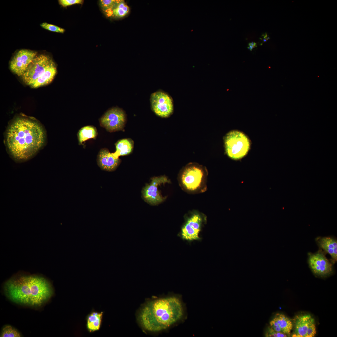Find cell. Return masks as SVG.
I'll return each instance as SVG.
<instances>
[{
    "label": "cell",
    "mask_w": 337,
    "mask_h": 337,
    "mask_svg": "<svg viewBox=\"0 0 337 337\" xmlns=\"http://www.w3.org/2000/svg\"><path fill=\"white\" fill-rule=\"evenodd\" d=\"M46 133L38 122L18 117L9 125L6 142L9 153L16 161H26L33 157L43 146Z\"/></svg>",
    "instance_id": "6da1fadb"
},
{
    "label": "cell",
    "mask_w": 337,
    "mask_h": 337,
    "mask_svg": "<svg viewBox=\"0 0 337 337\" xmlns=\"http://www.w3.org/2000/svg\"><path fill=\"white\" fill-rule=\"evenodd\" d=\"M3 290L12 302L32 307L47 302L54 293L50 282L44 277L34 275H18L7 281Z\"/></svg>",
    "instance_id": "7a4b0ae2"
},
{
    "label": "cell",
    "mask_w": 337,
    "mask_h": 337,
    "mask_svg": "<svg viewBox=\"0 0 337 337\" xmlns=\"http://www.w3.org/2000/svg\"><path fill=\"white\" fill-rule=\"evenodd\" d=\"M182 305L179 299L170 296L152 300L140 311L138 320L142 327L152 332L165 329L182 317Z\"/></svg>",
    "instance_id": "3957f363"
},
{
    "label": "cell",
    "mask_w": 337,
    "mask_h": 337,
    "mask_svg": "<svg viewBox=\"0 0 337 337\" xmlns=\"http://www.w3.org/2000/svg\"><path fill=\"white\" fill-rule=\"evenodd\" d=\"M56 72V66L52 59L42 54L34 58L21 77L26 85L35 88L50 83Z\"/></svg>",
    "instance_id": "277c9868"
},
{
    "label": "cell",
    "mask_w": 337,
    "mask_h": 337,
    "mask_svg": "<svg viewBox=\"0 0 337 337\" xmlns=\"http://www.w3.org/2000/svg\"><path fill=\"white\" fill-rule=\"evenodd\" d=\"M207 171L195 163H189L180 173L179 180L182 187L188 192H202L206 190Z\"/></svg>",
    "instance_id": "5b68a950"
},
{
    "label": "cell",
    "mask_w": 337,
    "mask_h": 337,
    "mask_svg": "<svg viewBox=\"0 0 337 337\" xmlns=\"http://www.w3.org/2000/svg\"><path fill=\"white\" fill-rule=\"evenodd\" d=\"M184 219L178 236L183 240L188 242L201 240L199 234L207 222L205 215L194 211L185 215Z\"/></svg>",
    "instance_id": "8992f818"
},
{
    "label": "cell",
    "mask_w": 337,
    "mask_h": 337,
    "mask_svg": "<svg viewBox=\"0 0 337 337\" xmlns=\"http://www.w3.org/2000/svg\"><path fill=\"white\" fill-rule=\"evenodd\" d=\"M226 153L228 156L234 160L241 159L247 153L250 148V142L243 133L238 130L228 133L224 138Z\"/></svg>",
    "instance_id": "52a82bcc"
},
{
    "label": "cell",
    "mask_w": 337,
    "mask_h": 337,
    "mask_svg": "<svg viewBox=\"0 0 337 337\" xmlns=\"http://www.w3.org/2000/svg\"><path fill=\"white\" fill-rule=\"evenodd\" d=\"M150 102L153 110L159 116L168 117L173 112L172 99L164 92L159 91L152 93L150 96Z\"/></svg>",
    "instance_id": "ba28073f"
},
{
    "label": "cell",
    "mask_w": 337,
    "mask_h": 337,
    "mask_svg": "<svg viewBox=\"0 0 337 337\" xmlns=\"http://www.w3.org/2000/svg\"><path fill=\"white\" fill-rule=\"evenodd\" d=\"M100 122L101 126L109 132L120 130L123 129L125 123V114L121 109L113 108L104 114Z\"/></svg>",
    "instance_id": "9c48e42d"
},
{
    "label": "cell",
    "mask_w": 337,
    "mask_h": 337,
    "mask_svg": "<svg viewBox=\"0 0 337 337\" xmlns=\"http://www.w3.org/2000/svg\"><path fill=\"white\" fill-rule=\"evenodd\" d=\"M293 337H313L316 334L315 320L309 314L300 315L294 320Z\"/></svg>",
    "instance_id": "30bf717a"
},
{
    "label": "cell",
    "mask_w": 337,
    "mask_h": 337,
    "mask_svg": "<svg viewBox=\"0 0 337 337\" xmlns=\"http://www.w3.org/2000/svg\"><path fill=\"white\" fill-rule=\"evenodd\" d=\"M308 261L311 270L316 275L325 276L332 272V263L321 249L315 253H309Z\"/></svg>",
    "instance_id": "8fae6325"
},
{
    "label": "cell",
    "mask_w": 337,
    "mask_h": 337,
    "mask_svg": "<svg viewBox=\"0 0 337 337\" xmlns=\"http://www.w3.org/2000/svg\"><path fill=\"white\" fill-rule=\"evenodd\" d=\"M37 52L27 49H22L14 55L10 64L11 71L18 76H22L34 58Z\"/></svg>",
    "instance_id": "7c38bea8"
},
{
    "label": "cell",
    "mask_w": 337,
    "mask_h": 337,
    "mask_svg": "<svg viewBox=\"0 0 337 337\" xmlns=\"http://www.w3.org/2000/svg\"><path fill=\"white\" fill-rule=\"evenodd\" d=\"M169 179L165 176L153 178L149 184L143 189L142 193L145 200L152 205H157L163 202L165 199L159 190V187L162 184L169 183Z\"/></svg>",
    "instance_id": "4fadbf2b"
},
{
    "label": "cell",
    "mask_w": 337,
    "mask_h": 337,
    "mask_svg": "<svg viewBox=\"0 0 337 337\" xmlns=\"http://www.w3.org/2000/svg\"><path fill=\"white\" fill-rule=\"evenodd\" d=\"M97 164L99 167L104 170L112 171L115 170L119 166L120 160L106 149H101L97 157Z\"/></svg>",
    "instance_id": "5bb4252c"
},
{
    "label": "cell",
    "mask_w": 337,
    "mask_h": 337,
    "mask_svg": "<svg viewBox=\"0 0 337 337\" xmlns=\"http://www.w3.org/2000/svg\"><path fill=\"white\" fill-rule=\"evenodd\" d=\"M270 327L274 330L290 335L293 328V323L285 315L280 313L276 314L270 323Z\"/></svg>",
    "instance_id": "9a60e30c"
},
{
    "label": "cell",
    "mask_w": 337,
    "mask_h": 337,
    "mask_svg": "<svg viewBox=\"0 0 337 337\" xmlns=\"http://www.w3.org/2000/svg\"><path fill=\"white\" fill-rule=\"evenodd\" d=\"M316 241L321 249H322L331 256L332 263L337 261V241L331 237H319Z\"/></svg>",
    "instance_id": "2e32d148"
},
{
    "label": "cell",
    "mask_w": 337,
    "mask_h": 337,
    "mask_svg": "<svg viewBox=\"0 0 337 337\" xmlns=\"http://www.w3.org/2000/svg\"><path fill=\"white\" fill-rule=\"evenodd\" d=\"M103 312L93 311L86 316V327L90 333L98 331L101 325Z\"/></svg>",
    "instance_id": "e0dca14e"
},
{
    "label": "cell",
    "mask_w": 337,
    "mask_h": 337,
    "mask_svg": "<svg viewBox=\"0 0 337 337\" xmlns=\"http://www.w3.org/2000/svg\"><path fill=\"white\" fill-rule=\"evenodd\" d=\"M129 7L124 1L119 0L111 8L104 12L108 17L120 18L126 16L129 13Z\"/></svg>",
    "instance_id": "ac0fdd59"
},
{
    "label": "cell",
    "mask_w": 337,
    "mask_h": 337,
    "mask_svg": "<svg viewBox=\"0 0 337 337\" xmlns=\"http://www.w3.org/2000/svg\"><path fill=\"white\" fill-rule=\"evenodd\" d=\"M133 141L129 139H123L118 141L115 144L116 151L112 153L116 157L128 155L132 151L133 148Z\"/></svg>",
    "instance_id": "d6986e66"
},
{
    "label": "cell",
    "mask_w": 337,
    "mask_h": 337,
    "mask_svg": "<svg viewBox=\"0 0 337 337\" xmlns=\"http://www.w3.org/2000/svg\"><path fill=\"white\" fill-rule=\"evenodd\" d=\"M97 135L96 129L92 126H87L82 128L78 133V138L80 144L91 138L95 139Z\"/></svg>",
    "instance_id": "ffe728a7"
},
{
    "label": "cell",
    "mask_w": 337,
    "mask_h": 337,
    "mask_svg": "<svg viewBox=\"0 0 337 337\" xmlns=\"http://www.w3.org/2000/svg\"><path fill=\"white\" fill-rule=\"evenodd\" d=\"M20 333L16 328L9 325H5L2 328L1 337H20Z\"/></svg>",
    "instance_id": "44dd1931"
},
{
    "label": "cell",
    "mask_w": 337,
    "mask_h": 337,
    "mask_svg": "<svg viewBox=\"0 0 337 337\" xmlns=\"http://www.w3.org/2000/svg\"><path fill=\"white\" fill-rule=\"evenodd\" d=\"M119 0H101L100 1V6L104 12L111 8Z\"/></svg>",
    "instance_id": "7402d4cb"
},
{
    "label": "cell",
    "mask_w": 337,
    "mask_h": 337,
    "mask_svg": "<svg viewBox=\"0 0 337 337\" xmlns=\"http://www.w3.org/2000/svg\"><path fill=\"white\" fill-rule=\"evenodd\" d=\"M40 26L43 28L51 32L63 33L65 31L63 28L46 22L40 24Z\"/></svg>",
    "instance_id": "603a6c76"
},
{
    "label": "cell",
    "mask_w": 337,
    "mask_h": 337,
    "mask_svg": "<svg viewBox=\"0 0 337 337\" xmlns=\"http://www.w3.org/2000/svg\"><path fill=\"white\" fill-rule=\"evenodd\" d=\"M290 335L274 330L270 326L268 327L266 331L265 336L268 337H286Z\"/></svg>",
    "instance_id": "cb8c5ba5"
},
{
    "label": "cell",
    "mask_w": 337,
    "mask_h": 337,
    "mask_svg": "<svg viewBox=\"0 0 337 337\" xmlns=\"http://www.w3.org/2000/svg\"><path fill=\"white\" fill-rule=\"evenodd\" d=\"M84 1L82 0H60L59 3L64 7L76 4H82Z\"/></svg>",
    "instance_id": "d4e9b609"
},
{
    "label": "cell",
    "mask_w": 337,
    "mask_h": 337,
    "mask_svg": "<svg viewBox=\"0 0 337 337\" xmlns=\"http://www.w3.org/2000/svg\"><path fill=\"white\" fill-rule=\"evenodd\" d=\"M270 38L269 37H268L266 38V39L267 40H268V39H269Z\"/></svg>",
    "instance_id": "484cf974"
},
{
    "label": "cell",
    "mask_w": 337,
    "mask_h": 337,
    "mask_svg": "<svg viewBox=\"0 0 337 337\" xmlns=\"http://www.w3.org/2000/svg\"><path fill=\"white\" fill-rule=\"evenodd\" d=\"M263 41L264 42H266V39L264 38L263 39Z\"/></svg>",
    "instance_id": "4316f807"
},
{
    "label": "cell",
    "mask_w": 337,
    "mask_h": 337,
    "mask_svg": "<svg viewBox=\"0 0 337 337\" xmlns=\"http://www.w3.org/2000/svg\"><path fill=\"white\" fill-rule=\"evenodd\" d=\"M247 48H248V49H249V50H250V51H252V50H251V48H250V47H247Z\"/></svg>",
    "instance_id": "83f0119b"
}]
</instances>
